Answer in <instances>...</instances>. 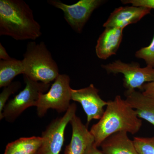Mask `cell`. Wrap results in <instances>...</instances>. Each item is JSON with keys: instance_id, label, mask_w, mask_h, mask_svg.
I'll use <instances>...</instances> for the list:
<instances>
[{"instance_id": "cell-20", "label": "cell", "mask_w": 154, "mask_h": 154, "mask_svg": "<svg viewBox=\"0 0 154 154\" xmlns=\"http://www.w3.org/2000/svg\"><path fill=\"white\" fill-rule=\"evenodd\" d=\"M122 4H131L136 7H143L154 9V0H122Z\"/></svg>"}, {"instance_id": "cell-5", "label": "cell", "mask_w": 154, "mask_h": 154, "mask_svg": "<svg viewBox=\"0 0 154 154\" xmlns=\"http://www.w3.org/2000/svg\"><path fill=\"white\" fill-rule=\"evenodd\" d=\"M25 86L24 89L13 99L7 102L1 120L5 118L13 122L28 107L36 106L39 96L49 90L51 84H46L30 79L24 75Z\"/></svg>"}, {"instance_id": "cell-6", "label": "cell", "mask_w": 154, "mask_h": 154, "mask_svg": "<svg viewBox=\"0 0 154 154\" xmlns=\"http://www.w3.org/2000/svg\"><path fill=\"white\" fill-rule=\"evenodd\" d=\"M102 67L108 74L124 75L123 86L128 91L138 89L142 91L145 84L154 82V68L148 66L141 67L138 63H125L118 60L102 65Z\"/></svg>"}, {"instance_id": "cell-22", "label": "cell", "mask_w": 154, "mask_h": 154, "mask_svg": "<svg viewBox=\"0 0 154 154\" xmlns=\"http://www.w3.org/2000/svg\"><path fill=\"white\" fill-rule=\"evenodd\" d=\"M94 143L91 144L86 149L85 154H104L102 151L99 150Z\"/></svg>"}, {"instance_id": "cell-13", "label": "cell", "mask_w": 154, "mask_h": 154, "mask_svg": "<svg viewBox=\"0 0 154 154\" xmlns=\"http://www.w3.org/2000/svg\"><path fill=\"white\" fill-rule=\"evenodd\" d=\"M125 100L138 117L143 119L154 126V97L146 96L140 91L126 90Z\"/></svg>"}, {"instance_id": "cell-1", "label": "cell", "mask_w": 154, "mask_h": 154, "mask_svg": "<svg viewBox=\"0 0 154 154\" xmlns=\"http://www.w3.org/2000/svg\"><path fill=\"white\" fill-rule=\"evenodd\" d=\"M142 121L125 99L117 95L113 100L107 101L104 114L90 132L94 138L97 147L111 135L125 131L132 134L137 133L142 125Z\"/></svg>"}, {"instance_id": "cell-12", "label": "cell", "mask_w": 154, "mask_h": 154, "mask_svg": "<svg viewBox=\"0 0 154 154\" xmlns=\"http://www.w3.org/2000/svg\"><path fill=\"white\" fill-rule=\"evenodd\" d=\"M97 40L96 52L100 59L106 60L116 54L123 38L124 29L106 28Z\"/></svg>"}, {"instance_id": "cell-23", "label": "cell", "mask_w": 154, "mask_h": 154, "mask_svg": "<svg viewBox=\"0 0 154 154\" xmlns=\"http://www.w3.org/2000/svg\"><path fill=\"white\" fill-rule=\"evenodd\" d=\"M5 47L3 46L2 43H0V59L1 60H8L12 59Z\"/></svg>"}, {"instance_id": "cell-10", "label": "cell", "mask_w": 154, "mask_h": 154, "mask_svg": "<svg viewBox=\"0 0 154 154\" xmlns=\"http://www.w3.org/2000/svg\"><path fill=\"white\" fill-rule=\"evenodd\" d=\"M151 9L143 7L127 6L116 8L111 13L103 26L106 28L124 29L131 24H135L146 15L150 13Z\"/></svg>"}, {"instance_id": "cell-17", "label": "cell", "mask_w": 154, "mask_h": 154, "mask_svg": "<svg viewBox=\"0 0 154 154\" xmlns=\"http://www.w3.org/2000/svg\"><path fill=\"white\" fill-rule=\"evenodd\" d=\"M135 146L139 154H154V136L134 137Z\"/></svg>"}, {"instance_id": "cell-18", "label": "cell", "mask_w": 154, "mask_h": 154, "mask_svg": "<svg viewBox=\"0 0 154 154\" xmlns=\"http://www.w3.org/2000/svg\"><path fill=\"white\" fill-rule=\"evenodd\" d=\"M21 87L19 82H13L9 85L5 87L0 94V119L2 116L3 110L9 97L12 94H15Z\"/></svg>"}, {"instance_id": "cell-3", "label": "cell", "mask_w": 154, "mask_h": 154, "mask_svg": "<svg viewBox=\"0 0 154 154\" xmlns=\"http://www.w3.org/2000/svg\"><path fill=\"white\" fill-rule=\"evenodd\" d=\"M23 56V75L30 79L51 84L60 74L57 63L43 42H28Z\"/></svg>"}, {"instance_id": "cell-11", "label": "cell", "mask_w": 154, "mask_h": 154, "mask_svg": "<svg viewBox=\"0 0 154 154\" xmlns=\"http://www.w3.org/2000/svg\"><path fill=\"white\" fill-rule=\"evenodd\" d=\"M72 127L70 142L66 147L64 154H85L86 149L94 143V138L83 124L79 117L75 115L70 122Z\"/></svg>"}, {"instance_id": "cell-15", "label": "cell", "mask_w": 154, "mask_h": 154, "mask_svg": "<svg viewBox=\"0 0 154 154\" xmlns=\"http://www.w3.org/2000/svg\"><path fill=\"white\" fill-rule=\"evenodd\" d=\"M42 143L41 137L20 138L8 144L4 154H35Z\"/></svg>"}, {"instance_id": "cell-14", "label": "cell", "mask_w": 154, "mask_h": 154, "mask_svg": "<svg viewBox=\"0 0 154 154\" xmlns=\"http://www.w3.org/2000/svg\"><path fill=\"white\" fill-rule=\"evenodd\" d=\"M100 146L104 154H139L133 140L125 131L111 135L105 139Z\"/></svg>"}, {"instance_id": "cell-21", "label": "cell", "mask_w": 154, "mask_h": 154, "mask_svg": "<svg viewBox=\"0 0 154 154\" xmlns=\"http://www.w3.org/2000/svg\"><path fill=\"white\" fill-rule=\"evenodd\" d=\"M142 92L146 96L154 97V82L145 84L143 86Z\"/></svg>"}, {"instance_id": "cell-8", "label": "cell", "mask_w": 154, "mask_h": 154, "mask_svg": "<svg viewBox=\"0 0 154 154\" xmlns=\"http://www.w3.org/2000/svg\"><path fill=\"white\" fill-rule=\"evenodd\" d=\"M102 0H80L68 5L57 0H48L50 5L61 10L64 18L75 32L80 33L94 11L104 3Z\"/></svg>"}, {"instance_id": "cell-7", "label": "cell", "mask_w": 154, "mask_h": 154, "mask_svg": "<svg viewBox=\"0 0 154 154\" xmlns=\"http://www.w3.org/2000/svg\"><path fill=\"white\" fill-rule=\"evenodd\" d=\"M75 103L71 104L62 117L54 119L42 133V143L35 154H59L65 140V131L67 125L75 115Z\"/></svg>"}, {"instance_id": "cell-19", "label": "cell", "mask_w": 154, "mask_h": 154, "mask_svg": "<svg viewBox=\"0 0 154 154\" xmlns=\"http://www.w3.org/2000/svg\"><path fill=\"white\" fill-rule=\"evenodd\" d=\"M135 55L138 58L143 59L147 66L154 68V35L150 44L138 50Z\"/></svg>"}, {"instance_id": "cell-2", "label": "cell", "mask_w": 154, "mask_h": 154, "mask_svg": "<svg viewBox=\"0 0 154 154\" xmlns=\"http://www.w3.org/2000/svg\"><path fill=\"white\" fill-rule=\"evenodd\" d=\"M41 35V26L27 3L23 0H0V36L35 40Z\"/></svg>"}, {"instance_id": "cell-9", "label": "cell", "mask_w": 154, "mask_h": 154, "mask_svg": "<svg viewBox=\"0 0 154 154\" xmlns=\"http://www.w3.org/2000/svg\"><path fill=\"white\" fill-rule=\"evenodd\" d=\"M99 93L93 84L78 90L72 89L71 100L82 105L87 115V125L93 119H100L105 112L104 108L107 106V101L103 100Z\"/></svg>"}, {"instance_id": "cell-4", "label": "cell", "mask_w": 154, "mask_h": 154, "mask_svg": "<svg viewBox=\"0 0 154 154\" xmlns=\"http://www.w3.org/2000/svg\"><path fill=\"white\" fill-rule=\"evenodd\" d=\"M70 79L66 74H60L54 80L49 91L39 96L36 106L37 115L44 116L50 109L59 113L66 112L71 104L72 89Z\"/></svg>"}, {"instance_id": "cell-16", "label": "cell", "mask_w": 154, "mask_h": 154, "mask_svg": "<svg viewBox=\"0 0 154 154\" xmlns=\"http://www.w3.org/2000/svg\"><path fill=\"white\" fill-rule=\"evenodd\" d=\"M23 73L22 60L12 58L10 60H0V88L9 85L15 77Z\"/></svg>"}]
</instances>
